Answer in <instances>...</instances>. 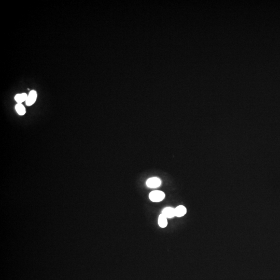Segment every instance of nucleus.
<instances>
[{
    "label": "nucleus",
    "instance_id": "4",
    "mask_svg": "<svg viewBox=\"0 0 280 280\" xmlns=\"http://www.w3.org/2000/svg\"><path fill=\"white\" fill-rule=\"evenodd\" d=\"M162 214L167 218H173L175 217V209L171 207H167L164 208L162 212Z\"/></svg>",
    "mask_w": 280,
    "mask_h": 280
},
{
    "label": "nucleus",
    "instance_id": "8",
    "mask_svg": "<svg viewBox=\"0 0 280 280\" xmlns=\"http://www.w3.org/2000/svg\"><path fill=\"white\" fill-rule=\"evenodd\" d=\"M15 109L19 115H24L26 114V109L21 103H17L15 106Z\"/></svg>",
    "mask_w": 280,
    "mask_h": 280
},
{
    "label": "nucleus",
    "instance_id": "7",
    "mask_svg": "<svg viewBox=\"0 0 280 280\" xmlns=\"http://www.w3.org/2000/svg\"><path fill=\"white\" fill-rule=\"evenodd\" d=\"M28 95L26 93L17 94L15 96V100L18 103H22L24 101H26Z\"/></svg>",
    "mask_w": 280,
    "mask_h": 280
},
{
    "label": "nucleus",
    "instance_id": "3",
    "mask_svg": "<svg viewBox=\"0 0 280 280\" xmlns=\"http://www.w3.org/2000/svg\"><path fill=\"white\" fill-rule=\"evenodd\" d=\"M37 99V93L35 90H31L26 100V104L28 106H31L34 103Z\"/></svg>",
    "mask_w": 280,
    "mask_h": 280
},
{
    "label": "nucleus",
    "instance_id": "2",
    "mask_svg": "<svg viewBox=\"0 0 280 280\" xmlns=\"http://www.w3.org/2000/svg\"><path fill=\"white\" fill-rule=\"evenodd\" d=\"M161 181L160 179L156 177L149 178L146 182V185L148 186V187L153 188L158 187L161 185Z\"/></svg>",
    "mask_w": 280,
    "mask_h": 280
},
{
    "label": "nucleus",
    "instance_id": "1",
    "mask_svg": "<svg viewBox=\"0 0 280 280\" xmlns=\"http://www.w3.org/2000/svg\"><path fill=\"white\" fill-rule=\"evenodd\" d=\"M149 198L153 202H160L165 198V194L160 190H154L149 194Z\"/></svg>",
    "mask_w": 280,
    "mask_h": 280
},
{
    "label": "nucleus",
    "instance_id": "6",
    "mask_svg": "<svg viewBox=\"0 0 280 280\" xmlns=\"http://www.w3.org/2000/svg\"><path fill=\"white\" fill-rule=\"evenodd\" d=\"M158 225L162 228H166L168 225L167 218L162 214L159 216Z\"/></svg>",
    "mask_w": 280,
    "mask_h": 280
},
{
    "label": "nucleus",
    "instance_id": "5",
    "mask_svg": "<svg viewBox=\"0 0 280 280\" xmlns=\"http://www.w3.org/2000/svg\"><path fill=\"white\" fill-rule=\"evenodd\" d=\"M187 212V210L184 206H180L175 209V217H183Z\"/></svg>",
    "mask_w": 280,
    "mask_h": 280
}]
</instances>
